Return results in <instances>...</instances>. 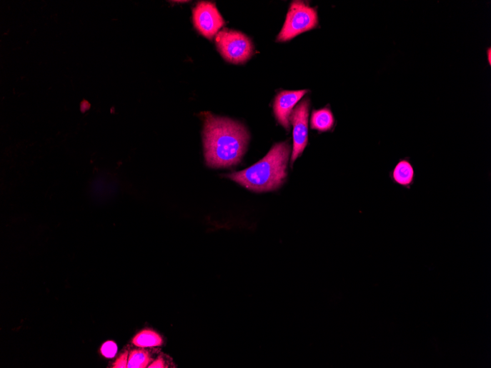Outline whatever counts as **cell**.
<instances>
[{
    "label": "cell",
    "instance_id": "5b68a950",
    "mask_svg": "<svg viewBox=\"0 0 491 368\" xmlns=\"http://www.w3.org/2000/svg\"><path fill=\"white\" fill-rule=\"evenodd\" d=\"M193 22L197 31L212 40L224 25V20L216 5L211 2H199L193 9Z\"/></svg>",
    "mask_w": 491,
    "mask_h": 368
},
{
    "label": "cell",
    "instance_id": "8992f818",
    "mask_svg": "<svg viewBox=\"0 0 491 368\" xmlns=\"http://www.w3.org/2000/svg\"><path fill=\"white\" fill-rule=\"evenodd\" d=\"M309 108V101L306 99L297 105L290 116V121L294 127V147L292 155V166L307 144Z\"/></svg>",
    "mask_w": 491,
    "mask_h": 368
},
{
    "label": "cell",
    "instance_id": "7a4b0ae2",
    "mask_svg": "<svg viewBox=\"0 0 491 368\" xmlns=\"http://www.w3.org/2000/svg\"><path fill=\"white\" fill-rule=\"evenodd\" d=\"M291 147L288 142L275 144L262 160L226 177L249 191L262 193L277 189L287 176Z\"/></svg>",
    "mask_w": 491,
    "mask_h": 368
},
{
    "label": "cell",
    "instance_id": "9c48e42d",
    "mask_svg": "<svg viewBox=\"0 0 491 368\" xmlns=\"http://www.w3.org/2000/svg\"><path fill=\"white\" fill-rule=\"evenodd\" d=\"M334 117L328 108L314 111L312 116V128L320 133L329 132L334 126Z\"/></svg>",
    "mask_w": 491,
    "mask_h": 368
},
{
    "label": "cell",
    "instance_id": "30bf717a",
    "mask_svg": "<svg viewBox=\"0 0 491 368\" xmlns=\"http://www.w3.org/2000/svg\"><path fill=\"white\" fill-rule=\"evenodd\" d=\"M133 344L139 348L157 347L162 345L163 339L154 331L144 330L136 335Z\"/></svg>",
    "mask_w": 491,
    "mask_h": 368
},
{
    "label": "cell",
    "instance_id": "5bb4252c",
    "mask_svg": "<svg viewBox=\"0 0 491 368\" xmlns=\"http://www.w3.org/2000/svg\"><path fill=\"white\" fill-rule=\"evenodd\" d=\"M149 367L150 368H163L165 367L164 362L162 359H159L152 363Z\"/></svg>",
    "mask_w": 491,
    "mask_h": 368
},
{
    "label": "cell",
    "instance_id": "3957f363",
    "mask_svg": "<svg viewBox=\"0 0 491 368\" xmlns=\"http://www.w3.org/2000/svg\"><path fill=\"white\" fill-rule=\"evenodd\" d=\"M318 23V14L315 9L309 7L302 1H294L277 41H290L301 34L316 29Z\"/></svg>",
    "mask_w": 491,
    "mask_h": 368
},
{
    "label": "cell",
    "instance_id": "6da1fadb",
    "mask_svg": "<svg viewBox=\"0 0 491 368\" xmlns=\"http://www.w3.org/2000/svg\"><path fill=\"white\" fill-rule=\"evenodd\" d=\"M203 143L207 166L214 169L239 164L244 155L249 134L241 123L228 118L203 114Z\"/></svg>",
    "mask_w": 491,
    "mask_h": 368
},
{
    "label": "cell",
    "instance_id": "277c9868",
    "mask_svg": "<svg viewBox=\"0 0 491 368\" xmlns=\"http://www.w3.org/2000/svg\"><path fill=\"white\" fill-rule=\"evenodd\" d=\"M216 44L222 56L231 64H244L253 55L252 41L239 31L229 29L219 31L216 36Z\"/></svg>",
    "mask_w": 491,
    "mask_h": 368
},
{
    "label": "cell",
    "instance_id": "ba28073f",
    "mask_svg": "<svg viewBox=\"0 0 491 368\" xmlns=\"http://www.w3.org/2000/svg\"><path fill=\"white\" fill-rule=\"evenodd\" d=\"M390 178L395 185L410 190L415 183V167L408 159H401L390 172Z\"/></svg>",
    "mask_w": 491,
    "mask_h": 368
},
{
    "label": "cell",
    "instance_id": "7c38bea8",
    "mask_svg": "<svg viewBox=\"0 0 491 368\" xmlns=\"http://www.w3.org/2000/svg\"><path fill=\"white\" fill-rule=\"evenodd\" d=\"M101 352L106 358H113L117 353V346L113 341H108L102 345Z\"/></svg>",
    "mask_w": 491,
    "mask_h": 368
},
{
    "label": "cell",
    "instance_id": "52a82bcc",
    "mask_svg": "<svg viewBox=\"0 0 491 368\" xmlns=\"http://www.w3.org/2000/svg\"><path fill=\"white\" fill-rule=\"evenodd\" d=\"M307 92V90L284 91L278 94L274 102L275 117L281 125L290 129V116L295 105Z\"/></svg>",
    "mask_w": 491,
    "mask_h": 368
},
{
    "label": "cell",
    "instance_id": "4fadbf2b",
    "mask_svg": "<svg viewBox=\"0 0 491 368\" xmlns=\"http://www.w3.org/2000/svg\"><path fill=\"white\" fill-rule=\"evenodd\" d=\"M128 364V353L125 352L121 354L114 364V368H124L127 367Z\"/></svg>",
    "mask_w": 491,
    "mask_h": 368
},
{
    "label": "cell",
    "instance_id": "8fae6325",
    "mask_svg": "<svg viewBox=\"0 0 491 368\" xmlns=\"http://www.w3.org/2000/svg\"><path fill=\"white\" fill-rule=\"evenodd\" d=\"M151 359L149 354L144 351L136 350L131 353L128 359V368H144L147 367Z\"/></svg>",
    "mask_w": 491,
    "mask_h": 368
}]
</instances>
